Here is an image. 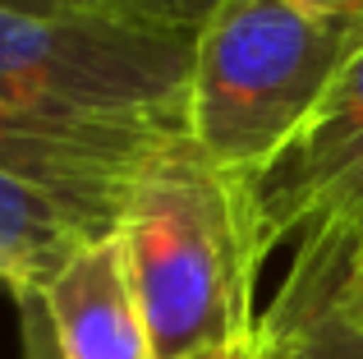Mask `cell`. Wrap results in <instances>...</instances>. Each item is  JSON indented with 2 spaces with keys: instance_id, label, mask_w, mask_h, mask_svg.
<instances>
[{
  "instance_id": "cell-1",
  "label": "cell",
  "mask_w": 363,
  "mask_h": 359,
  "mask_svg": "<svg viewBox=\"0 0 363 359\" xmlns=\"http://www.w3.org/2000/svg\"><path fill=\"white\" fill-rule=\"evenodd\" d=\"M116 235L152 359H257L267 249L244 175L170 134L133 171Z\"/></svg>"
},
{
  "instance_id": "cell-2",
  "label": "cell",
  "mask_w": 363,
  "mask_h": 359,
  "mask_svg": "<svg viewBox=\"0 0 363 359\" xmlns=\"http://www.w3.org/2000/svg\"><path fill=\"white\" fill-rule=\"evenodd\" d=\"M363 46V14L299 0H216L198 23L184 134L230 175H253L294 138Z\"/></svg>"
},
{
  "instance_id": "cell-3",
  "label": "cell",
  "mask_w": 363,
  "mask_h": 359,
  "mask_svg": "<svg viewBox=\"0 0 363 359\" xmlns=\"http://www.w3.org/2000/svg\"><path fill=\"white\" fill-rule=\"evenodd\" d=\"M198 28L0 5V106L46 125L184 134Z\"/></svg>"
},
{
  "instance_id": "cell-4",
  "label": "cell",
  "mask_w": 363,
  "mask_h": 359,
  "mask_svg": "<svg viewBox=\"0 0 363 359\" xmlns=\"http://www.w3.org/2000/svg\"><path fill=\"white\" fill-rule=\"evenodd\" d=\"M248 203L267 253L327 226L363 221V46L290 143L248 175Z\"/></svg>"
},
{
  "instance_id": "cell-5",
  "label": "cell",
  "mask_w": 363,
  "mask_h": 359,
  "mask_svg": "<svg viewBox=\"0 0 363 359\" xmlns=\"http://www.w3.org/2000/svg\"><path fill=\"white\" fill-rule=\"evenodd\" d=\"M257 359H363V221L294 244L290 272L257 318Z\"/></svg>"
},
{
  "instance_id": "cell-6",
  "label": "cell",
  "mask_w": 363,
  "mask_h": 359,
  "mask_svg": "<svg viewBox=\"0 0 363 359\" xmlns=\"http://www.w3.org/2000/svg\"><path fill=\"white\" fill-rule=\"evenodd\" d=\"M51 336L65 359H152L138 295L129 281L120 235L83 244L42 290Z\"/></svg>"
},
{
  "instance_id": "cell-7",
  "label": "cell",
  "mask_w": 363,
  "mask_h": 359,
  "mask_svg": "<svg viewBox=\"0 0 363 359\" xmlns=\"http://www.w3.org/2000/svg\"><path fill=\"white\" fill-rule=\"evenodd\" d=\"M120 203L0 171V286L42 290L83 244L111 235Z\"/></svg>"
},
{
  "instance_id": "cell-8",
  "label": "cell",
  "mask_w": 363,
  "mask_h": 359,
  "mask_svg": "<svg viewBox=\"0 0 363 359\" xmlns=\"http://www.w3.org/2000/svg\"><path fill=\"white\" fill-rule=\"evenodd\" d=\"M170 134H129V129H74L18 116L0 106V171L88 198L124 203L133 171Z\"/></svg>"
},
{
  "instance_id": "cell-9",
  "label": "cell",
  "mask_w": 363,
  "mask_h": 359,
  "mask_svg": "<svg viewBox=\"0 0 363 359\" xmlns=\"http://www.w3.org/2000/svg\"><path fill=\"white\" fill-rule=\"evenodd\" d=\"M23 9H51V14H101V18H138V23H184L198 28L212 14L216 0H0Z\"/></svg>"
},
{
  "instance_id": "cell-10",
  "label": "cell",
  "mask_w": 363,
  "mask_h": 359,
  "mask_svg": "<svg viewBox=\"0 0 363 359\" xmlns=\"http://www.w3.org/2000/svg\"><path fill=\"white\" fill-rule=\"evenodd\" d=\"M14 299H18V323H23V359H65L51 336V323H46L37 290H18Z\"/></svg>"
},
{
  "instance_id": "cell-11",
  "label": "cell",
  "mask_w": 363,
  "mask_h": 359,
  "mask_svg": "<svg viewBox=\"0 0 363 359\" xmlns=\"http://www.w3.org/2000/svg\"><path fill=\"white\" fill-rule=\"evenodd\" d=\"M313 14H363V0H299Z\"/></svg>"
}]
</instances>
